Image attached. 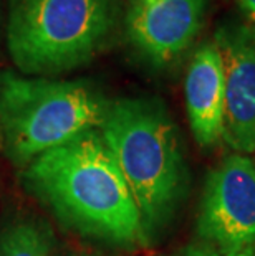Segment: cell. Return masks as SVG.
Instances as JSON below:
<instances>
[{"mask_svg":"<svg viewBox=\"0 0 255 256\" xmlns=\"http://www.w3.org/2000/svg\"><path fill=\"white\" fill-rule=\"evenodd\" d=\"M25 184L63 223L119 246L148 243L141 215L100 129H88L25 167Z\"/></svg>","mask_w":255,"mask_h":256,"instance_id":"obj_1","label":"cell"},{"mask_svg":"<svg viewBox=\"0 0 255 256\" xmlns=\"http://www.w3.org/2000/svg\"><path fill=\"white\" fill-rule=\"evenodd\" d=\"M179 256H255V250H245V252L237 253H227L219 252V250L212 248H200V246H189L184 252H181Z\"/></svg>","mask_w":255,"mask_h":256,"instance_id":"obj_10","label":"cell"},{"mask_svg":"<svg viewBox=\"0 0 255 256\" xmlns=\"http://www.w3.org/2000/svg\"><path fill=\"white\" fill-rule=\"evenodd\" d=\"M98 129L131 190L149 242L176 214L186 188L176 124L159 100L121 98L110 101Z\"/></svg>","mask_w":255,"mask_h":256,"instance_id":"obj_2","label":"cell"},{"mask_svg":"<svg viewBox=\"0 0 255 256\" xmlns=\"http://www.w3.org/2000/svg\"><path fill=\"white\" fill-rule=\"evenodd\" d=\"M0 256H58L53 235L42 222L17 218L0 232Z\"/></svg>","mask_w":255,"mask_h":256,"instance_id":"obj_9","label":"cell"},{"mask_svg":"<svg viewBox=\"0 0 255 256\" xmlns=\"http://www.w3.org/2000/svg\"><path fill=\"white\" fill-rule=\"evenodd\" d=\"M80 256H95V254H80Z\"/></svg>","mask_w":255,"mask_h":256,"instance_id":"obj_12","label":"cell"},{"mask_svg":"<svg viewBox=\"0 0 255 256\" xmlns=\"http://www.w3.org/2000/svg\"><path fill=\"white\" fill-rule=\"evenodd\" d=\"M197 233L219 252L255 250V164L248 157L235 152L209 172Z\"/></svg>","mask_w":255,"mask_h":256,"instance_id":"obj_5","label":"cell"},{"mask_svg":"<svg viewBox=\"0 0 255 256\" xmlns=\"http://www.w3.org/2000/svg\"><path fill=\"white\" fill-rule=\"evenodd\" d=\"M205 8L207 0H131L124 20L128 40L149 64L167 66L196 40Z\"/></svg>","mask_w":255,"mask_h":256,"instance_id":"obj_6","label":"cell"},{"mask_svg":"<svg viewBox=\"0 0 255 256\" xmlns=\"http://www.w3.org/2000/svg\"><path fill=\"white\" fill-rule=\"evenodd\" d=\"M235 2L247 17L248 24L255 26V0H235Z\"/></svg>","mask_w":255,"mask_h":256,"instance_id":"obj_11","label":"cell"},{"mask_svg":"<svg viewBox=\"0 0 255 256\" xmlns=\"http://www.w3.org/2000/svg\"><path fill=\"white\" fill-rule=\"evenodd\" d=\"M113 25L111 0H12L9 53L20 74L53 78L88 63Z\"/></svg>","mask_w":255,"mask_h":256,"instance_id":"obj_4","label":"cell"},{"mask_svg":"<svg viewBox=\"0 0 255 256\" xmlns=\"http://www.w3.org/2000/svg\"><path fill=\"white\" fill-rule=\"evenodd\" d=\"M191 130L202 147L215 146L224 134V66L215 42L202 43L191 58L184 80Z\"/></svg>","mask_w":255,"mask_h":256,"instance_id":"obj_8","label":"cell"},{"mask_svg":"<svg viewBox=\"0 0 255 256\" xmlns=\"http://www.w3.org/2000/svg\"><path fill=\"white\" fill-rule=\"evenodd\" d=\"M110 101L88 81L0 73V144L17 167L88 129H98Z\"/></svg>","mask_w":255,"mask_h":256,"instance_id":"obj_3","label":"cell"},{"mask_svg":"<svg viewBox=\"0 0 255 256\" xmlns=\"http://www.w3.org/2000/svg\"><path fill=\"white\" fill-rule=\"evenodd\" d=\"M224 66V134L237 154L255 150V26L229 22L214 36Z\"/></svg>","mask_w":255,"mask_h":256,"instance_id":"obj_7","label":"cell"}]
</instances>
